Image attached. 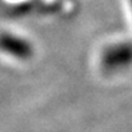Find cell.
Here are the masks:
<instances>
[{
	"instance_id": "obj_1",
	"label": "cell",
	"mask_w": 132,
	"mask_h": 132,
	"mask_svg": "<svg viewBox=\"0 0 132 132\" xmlns=\"http://www.w3.org/2000/svg\"><path fill=\"white\" fill-rule=\"evenodd\" d=\"M0 50L19 59H26L32 55V46L28 41L10 34L0 35Z\"/></svg>"
}]
</instances>
